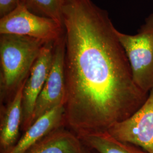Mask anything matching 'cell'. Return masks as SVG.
<instances>
[{
	"mask_svg": "<svg viewBox=\"0 0 153 153\" xmlns=\"http://www.w3.org/2000/svg\"><path fill=\"white\" fill-rule=\"evenodd\" d=\"M65 127L79 138L108 131L145 103L108 12L64 0Z\"/></svg>",
	"mask_w": 153,
	"mask_h": 153,
	"instance_id": "cell-1",
	"label": "cell"
},
{
	"mask_svg": "<svg viewBox=\"0 0 153 153\" xmlns=\"http://www.w3.org/2000/svg\"><path fill=\"white\" fill-rule=\"evenodd\" d=\"M47 42L26 36L0 35L1 103H7L26 81Z\"/></svg>",
	"mask_w": 153,
	"mask_h": 153,
	"instance_id": "cell-2",
	"label": "cell"
},
{
	"mask_svg": "<svg viewBox=\"0 0 153 153\" xmlns=\"http://www.w3.org/2000/svg\"><path fill=\"white\" fill-rule=\"evenodd\" d=\"M116 34L126 52L133 80L143 93L149 94L153 88V13L135 35Z\"/></svg>",
	"mask_w": 153,
	"mask_h": 153,
	"instance_id": "cell-3",
	"label": "cell"
},
{
	"mask_svg": "<svg viewBox=\"0 0 153 153\" xmlns=\"http://www.w3.org/2000/svg\"><path fill=\"white\" fill-rule=\"evenodd\" d=\"M64 33L60 23L33 13L21 3L0 19V35H22L48 42L56 41Z\"/></svg>",
	"mask_w": 153,
	"mask_h": 153,
	"instance_id": "cell-4",
	"label": "cell"
},
{
	"mask_svg": "<svg viewBox=\"0 0 153 153\" xmlns=\"http://www.w3.org/2000/svg\"><path fill=\"white\" fill-rule=\"evenodd\" d=\"M108 132L120 141L153 153V88L145 103L135 113L111 126Z\"/></svg>",
	"mask_w": 153,
	"mask_h": 153,
	"instance_id": "cell-5",
	"label": "cell"
},
{
	"mask_svg": "<svg viewBox=\"0 0 153 153\" xmlns=\"http://www.w3.org/2000/svg\"><path fill=\"white\" fill-rule=\"evenodd\" d=\"M65 42L64 33L55 42L52 65L43 90L36 100L33 114V123L52 109L65 104Z\"/></svg>",
	"mask_w": 153,
	"mask_h": 153,
	"instance_id": "cell-6",
	"label": "cell"
},
{
	"mask_svg": "<svg viewBox=\"0 0 153 153\" xmlns=\"http://www.w3.org/2000/svg\"><path fill=\"white\" fill-rule=\"evenodd\" d=\"M56 41L47 42L35 61L23 90L22 128L25 131L32 124L36 100L43 90L52 65Z\"/></svg>",
	"mask_w": 153,
	"mask_h": 153,
	"instance_id": "cell-7",
	"label": "cell"
},
{
	"mask_svg": "<svg viewBox=\"0 0 153 153\" xmlns=\"http://www.w3.org/2000/svg\"><path fill=\"white\" fill-rule=\"evenodd\" d=\"M62 126H65L64 105L52 109L33 121L7 153H26L44 137Z\"/></svg>",
	"mask_w": 153,
	"mask_h": 153,
	"instance_id": "cell-8",
	"label": "cell"
},
{
	"mask_svg": "<svg viewBox=\"0 0 153 153\" xmlns=\"http://www.w3.org/2000/svg\"><path fill=\"white\" fill-rule=\"evenodd\" d=\"M25 82L6 106L1 105L0 124L1 153H7L18 142L23 119V90Z\"/></svg>",
	"mask_w": 153,
	"mask_h": 153,
	"instance_id": "cell-9",
	"label": "cell"
},
{
	"mask_svg": "<svg viewBox=\"0 0 153 153\" xmlns=\"http://www.w3.org/2000/svg\"><path fill=\"white\" fill-rule=\"evenodd\" d=\"M86 148L79 137L62 126L44 137L26 153H88Z\"/></svg>",
	"mask_w": 153,
	"mask_h": 153,
	"instance_id": "cell-10",
	"label": "cell"
},
{
	"mask_svg": "<svg viewBox=\"0 0 153 153\" xmlns=\"http://www.w3.org/2000/svg\"><path fill=\"white\" fill-rule=\"evenodd\" d=\"M80 139L87 148L98 153H149L136 145L116 139L108 131L88 134Z\"/></svg>",
	"mask_w": 153,
	"mask_h": 153,
	"instance_id": "cell-11",
	"label": "cell"
},
{
	"mask_svg": "<svg viewBox=\"0 0 153 153\" xmlns=\"http://www.w3.org/2000/svg\"><path fill=\"white\" fill-rule=\"evenodd\" d=\"M19 3L33 13L53 19L64 26L62 8L64 0H19Z\"/></svg>",
	"mask_w": 153,
	"mask_h": 153,
	"instance_id": "cell-12",
	"label": "cell"
},
{
	"mask_svg": "<svg viewBox=\"0 0 153 153\" xmlns=\"http://www.w3.org/2000/svg\"><path fill=\"white\" fill-rule=\"evenodd\" d=\"M19 0H0V16H5L16 9Z\"/></svg>",
	"mask_w": 153,
	"mask_h": 153,
	"instance_id": "cell-13",
	"label": "cell"
},
{
	"mask_svg": "<svg viewBox=\"0 0 153 153\" xmlns=\"http://www.w3.org/2000/svg\"><path fill=\"white\" fill-rule=\"evenodd\" d=\"M88 153H97V152H95V151H94V150H91V149H89V151H88Z\"/></svg>",
	"mask_w": 153,
	"mask_h": 153,
	"instance_id": "cell-14",
	"label": "cell"
}]
</instances>
